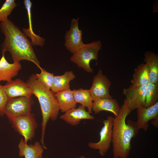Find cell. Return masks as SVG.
Instances as JSON below:
<instances>
[{"instance_id": "6da1fadb", "label": "cell", "mask_w": 158, "mask_h": 158, "mask_svg": "<svg viewBox=\"0 0 158 158\" xmlns=\"http://www.w3.org/2000/svg\"><path fill=\"white\" fill-rule=\"evenodd\" d=\"M0 28L5 36L1 49L4 53H10L13 63L26 60L33 62L40 68L41 67L31 42L23 32L8 19L0 23Z\"/></svg>"}, {"instance_id": "7a4b0ae2", "label": "cell", "mask_w": 158, "mask_h": 158, "mask_svg": "<svg viewBox=\"0 0 158 158\" xmlns=\"http://www.w3.org/2000/svg\"><path fill=\"white\" fill-rule=\"evenodd\" d=\"M131 112L124 99L118 115L113 118L111 142L113 158H128L131 149V140L138 133L135 122L126 121Z\"/></svg>"}, {"instance_id": "3957f363", "label": "cell", "mask_w": 158, "mask_h": 158, "mask_svg": "<svg viewBox=\"0 0 158 158\" xmlns=\"http://www.w3.org/2000/svg\"><path fill=\"white\" fill-rule=\"evenodd\" d=\"M26 83L39 101L42 115V135L40 142L44 148L47 149L44 143V138L47 122L50 119L56 120L60 110L59 104L55 94L50 90L45 87L36 79L35 74L29 77Z\"/></svg>"}, {"instance_id": "277c9868", "label": "cell", "mask_w": 158, "mask_h": 158, "mask_svg": "<svg viewBox=\"0 0 158 158\" xmlns=\"http://www.w3.org/2000/svg\"><path fill=\"white\" fill-rule=\"evenodd\" d=\"M102 47V43L99 40L85 44L80 50L73 54L70 60L76 64L78 67L88 73H92L93 70L90 63L92 60H97L98 52Z\"/></svg>"}, {"instance_id": "5b68a950", "label": "cell", "mask_w": 158, "mask_h": 158, "mask_svg": "<svg viewBox=\"0 0 158 158\" xmlns=\"http://www.w3.org/2000/svg\"><path fill=\"white\" fill-rule=\"evenodd\" d=\"M9 120L16 131L24 137L25 143L27 144L28 140H32L37 127L33 114L31 113L26 115L12 117Z\"/></svg>"}, {"instance_id": "8992f818", "label": "cell", "mask_w": 158, "mask_h": 158, "mask_svg": "<svg viewBox=\"0 0 158 158\" xmlns=\"http://www.w3.org/2000/svg\"><path fill=\"white\" fill-rule=\"evenodd\" d=\"M114 117L109 116L103 120L104 126L99 132L100 139L97 142H90L88 145L90 148L98 150L101 157L104 156L109 150L112 142V128Z\"/></svg>"}, {"instance_id": "52a82bcc", "label": "cell", "mask_w": 158, "mask_h": 158, "mask_svg": "<svg viewBox=\"0 0 158 158\" xmlns=\"http://www.w3.org/2000/svg\"><path fill=\"white\" fill-rule=\"evenodd\" d=\"M32 96L20 97L9 99L5 108V114L9 119L31 113L32 107L34 104Z\"/></svg>"}, {"instance_id": "ba28073f", "label": "cell", "mask_w": 158, "mask_h": 158, "mask_svg": "<svg viewBox=\"0 0 158 158\" xmlns=\"http://www.w3.org/2000/svg\"><path fill=\"white\" fill-rule=\"evenodd\" d=\"M79 18H72L70 29L67 31L64 36V46L72 54L78 51L85 45L82 40L83 31L79 28Z\"/></svg>"}, {"instance_id": "9c48e42d", "label": "cell", "mask_w": 158, "mask_h": 158, "mask_svg": "<svg viewBox=\"0 0 158 158\" xmlns=\"http://www.w3.org/2000/svg\"><path fill=\"white\" fill-rule=\"evenodd\" d=\"M111 84V81L99 69L93 78L92 86L89 90L93 101L100 99L112 98L109 92Z\"/></svg>"}, {"instance_id": "30bf717a", "label": "cell", "mask_w": 158, "mask_h": 158, "mask_svg": "<svg viewBox=\"0 0 158 158\" xmlns=\"http://www.w3.org/2000/svg\"><path fill=\"white\" fill-rule=\"evenodd\" d=\"M147 86L135 87L130 85L123 90L128 107L132 112L135 109L144 106Z\"/></svg>"}, {"instance_id": "8fae6325", "label": "cell", "mask_w": 158, "mask_h": 158, "mask_svg": "<svg viewBox=\"0 0 158 158\" xmlns=\"http://www.w3.org/2000/svg\"><path fill=\"white\" fill-rule=\"evenodd\" d=\"M3 86L9 99L32 95L31 90L26 83L20 79L11 80Z\"/></svg>"}, {"instance_id": "7c38bea8", "label": "cell", "mask_w": 158, "mask_h": 158, "mask_svg": "<svg viewBox=\"0 0 158 158\" xmlns=\"http://www.w3.org/2000/svg\"><path fill=\"white\" fill-rule=\"evenodd\" d=\"M137 120L135 122L138 129H142L147 132L149 121L158 116V102L149 107L143 106L137 108Z\"/></svg>"}, {"instance_id": "4fadbf2b", "label": "cell", "mask_w": 158, "mask_h": 158, "mask_svg": "<svg viewBox=\"0 0 158 158\" xmlns=\"http://www.w3.org/2000/svg\"><path fill=\"white\" fill-rule=\"evenodd\" d=\"M95 118L94 116L86 110L85 107L81 104L77 108L66 111L60 117L61 119L72 126L79 124L82 120H93Z\"/></svg>"}, {"instance_id": "5bb4252c", "label": "cell", "mask_w": 158, "mask_h": 158, "mask_svg": "<svg viewBox=\"0 0 158 158\" xmlns=\"http://www.w3.org/2000/svg\"><path fill=\"white\" fill-rule=\"evenodd\" d=\"M5 53L0 59V82L1 81L8 82L17 75L22 66L20 63H9L4 56Z\"/></svg>"}, {"instance_id": "9a60e30c", "label": "cell", "mask_w": 158, "mask_h": 158, "mask_svg": "<svg viewBox=\"0 0 158 158\" xmlns=\"http://www.w3.org/2000/svg\"><path fill=\"white\" fill-rule=\"evenodd\" d=\"M18 147L19 155L25 158H42L44 148L42 145L38 142L34 144L28 145L25 143L23 138L20 140Z\"/></svg>"}, {"instance_id": "2e32d148", "label": "cell", "mask_w": 158, "mask_h": 158, "mask_svg": "<svg viewBox=\"0 0 158 158\" xmlns=\"http://www.w3.org/2000/svg\"><path fill=\"white\" fill-rule=\"evenodd\" d=\"M120 107L117 100L112 98L100 99L93 101L92 110L96 114L103 111H109L116 116Z\"/></svg>"}, {"instance_id": "e0dca14e", "label": "cell", "mask_w": 158, "mask_h": 158, "mask_svg": "<svg viewBox=\"0 0 158 158\" xmlns=\"http://www.w3.org/2000/svg\"><path fill=\"white\" fill-rule=\"evenodd\" d=\"M60 110L62 112L76 108L77 104L74 100L73 90L70 89L55 93Z\"/></svg>"}, {"instance_id": "ac0fdd59", "label": "cell", "mask_w": 158, "mask_h": 158, "mask_svg": "<svg viewBox=\"0 0 158 158\" xmlns=\"http://www.w3.org/2000/svg\"><path fill=\"white\" fill-rule=\"evenodd\" d=\"M75 77V75L71 71H66L61 75L54 76L50 90L55 94L70 89V82Z\"/></svg>"}, {"instance_id": "d6986e66", "label": "cell", "mask_w": 158, "mask_h": 158, "mask_svg": "<svg viewBox=\"0 0 158 158\" xmlns=\"http://www.w3.org/2000/svg\"><path fill=\"white\" fill-rule=\"evenodd\" d=\"M144 60L148 71L150 83H158V56L150 51H147L144 54Z\"/></svg>"}, {"instance_id": "ffe728a7", "label": "cell", "mask_w": 158, "mask_h": 158, "mask_svg": "<svg viewBox=\"0 0 158 158\" xmlns=\"http://www.w3.org/2000/svg\"><path fill=\"white\" fill-rule=\"evenodd\" d=\"M23 2L27 12L29 25L28 29H23V33L31 39L32 45L42 47L44 44L45 39L35 34L32 30L31 13L32 4L30 0H25Z\"/></svg>"}, {"instance_id": "44dd1931", "label": "cell", "mask_w": 158, "mask_h": 158, "mask_svg": "<svg viewBox=\"0 0 158 158\" xmlns=\"http://www.w3.org/2000/svg\"><path fill=\"white\" fill-rule=\"evenodd\" d=\"M131 83L135 87L147 86L150 83L149 71L145 63L138 65L134 69Z\"/></svg>"}, {"instance_id": "7402d4cb", "label": "cell", "mask_w": 158, "mask_h": 158, "mask_svg": "<svg viewBox=\"0 0 158 158\" xmlns=\"http://www.w3.org/2000/svg\"><path fill=\"white\" fill-rule=\"evenodd\" d=\"M74 100L75 103L87 107V111L90 114L92 113L93 100L89 90L84 89L81 88L78 90H73Z\"/></svg>"}, {"instance_id": "603a6c76", "label": "cell", "mask_w": 158, "mask_h": 158, "mask_svg": "<svg viewBox=\"0 0 158 158\" xmlns=\"http://www.w3.org/2000/svg\"><path fill=\"white\" fill-rule=\"evenodd\" d=\"M158 83H149L146 87L144 107H147L158 102Z\"/></svg>"}, {"instance_id": "cb8c5ba5", "label": "cell", "mask_w": 158, "mask_h": 158, "mask_svg": "<svg viewBox=\"0 0 158 158\" xmlns=\"http://www.w3.org/2000/svg\"><path fill=\"white\" fill-rule=\"evenodd\" d=\"M40 69L41 73L35 74L36 79L45 87L50 90L53 84L54 77V74L47 72L41 67Z\"/></svg>"}, {"instance_id": "d4e9b609", "label": "cell", "mask_w": 158, "mask_h": 158, "mask_svg": "<svg viewBox=\"0 0 158 158\" xmlns=\"http://www.w3.org/2000/svg\"><path fill=\"white\" fill-rule=\"evenodd\" d=\"M18 4L14 0H6L0 9V22H3L7 19L13 9Z\"/></svg>"}, {"instance_id": "484cf974", "label": "cell", "mask_w": 158, "mask_h": 158, "mask_svg": "<svg viewBox=\"0 0 158 158\" xmlns=\"http://www.w3.org/2000/svg\"><path fill=\"white\" fill-rule=\"evenodd\" d=\"M9 100L0 82V115L2 116L5 114V109Z\"/></svg>"}, {"instance_id": "4316f807", "label": "cell", "mask_w": 158, "mask_h": 158, "mask_svg": "<svg viewBox=\"0 0 158 158\" xmlns=\"http://www.w3.org/2000/svg\"><path fill=\"white\" fill-rule=\"evenodd\" d=\"M152 124L156 128H158V116L152 120Z\"/></svg>"}, {"instance_id": "83f0119b", "label": "cell", "mask_w": 158, "mask_h": 158, "mask_svg": "<svg viewBox=\"0 0 158 158\" xmlns=\"http://www.w3.org/2000/svg\"><path fill=\"white\" fill-rule=\"evenodd\" d=\"M85 156H83V155H82L80 156V157H77L76 158H85Z\"/></svg>"}]
</instances>
